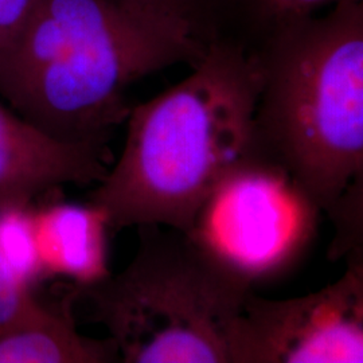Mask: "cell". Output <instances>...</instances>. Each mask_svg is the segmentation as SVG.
Wrapping results in <instances>:
<instances>
[{
	"instance_id": "cell-11",
	"label": "cell",
	"mask_w": 363,
	"mask_h": 363,
	"mask_svg": "<svg viewBox=\"0 0 363 363\" xmlns=\"http://www.w3.org/2000/svg\"><path fill=\"white\" fill-rule=\"evenodd\" d=\"M31 206L0 208V252L27 284L43 276Z\"/></svg>"
},
{
	"instance_id": "cell-12",
	"label": "cell",
	"mask_w": 363,
	"mask_h": 363,
	"mask_svg": "<svg viewBox=\"0 0 363 363\" xmlns=\"http://www.w3.org/2000/svg\"><path fill=\"white\" fill-rule=\"evenodd\" d=\"M325 214L333 226L328 259L337 261L354 249H363V162Z\"/></svg>"
},
{
	"instance_id": "cell-7",
	"label": "cell",
	"mask_w": 363,
	"mask_h": 363,
	"mask_svg": "<svg viewBox=\"0 0 363 363\" xmlns=\"http://www.w3.org/2000/svg\"><path fill=\"white\" fill-rule=\"evenodd\" d=\"M109 156L106 147L61 142L0 104V208L31 206L69 184L96 186Z\"/></svg>"
},
{
	"instance_id": "cell-1",
	"label": "cell",
	"mask_w": 363,
	"mask_h": 363,
	"mask_svg": "<svg viewBox=\"0 0 363 363\" xmlns=\"http://www.w3.org/2000/svg\"><path fill=\"white\" fill-rule=\"evenodd\" d=\"M208 48L123 0H39L0 54V97L61 142L106 147L130 115L133 84L193 66Z\"/></svg>"
},
{
	"instance_id": "cell-5",
	"label": "cell",
	"mask_w": 363,
	"mask_h": 363,
	"mask_svg": "<svg viewBox=\"0 0 363 363\" xmlns=\"http://www.w3.org/2000/svg\"><path fill=\"white\" fill-rule=\"evenodd\" d=\"M322 213L292 174L256 144L213 189L187 234L255 288L304 257Z\"/></svg>"
},
{
	"instance_id": "cell-4",
	"label": "cell",
	"mask_w": 363,
	"mask_h": 363,
	"mask_svg": "<svg viewBox=\"0 0 363 363\" xmlns=\"http://www.w3.org/2000/svg\"><path fill=\"white\" fill-rule=\"evenodd\" d=\"M121 272L78 286L91 322L124 363H233L237 325L253 291L184 232L138 226Z\"/></svg>"
},
{
	"instance_id": "cell-10",
	"label": "cell",
	"mask_w": 363,
	"mask_h": 363,
	"mask_svg": "<svg viewBox=\"0 0 363 363\" xmlns=\"http://www.w3.org/2000/svg\"><path fill=\"white\" fill-rule=\"evenodd\" d=\"M346 1L363 3V0H222L218 39L233 42L253 54L283 28Z\"/></svg>"
},
{
	"instance_id": "cell-6",
	"label": "cell",
	"mask_w": 363,
	"mask_h": 363,
	"mask_svg": "<svg viewBox=\"0 0 363 363\" xmlns=\"http://www.w3.org/2000/svg\"><path fill=\"white\" fill-rule=\"evenodd\" d=\"M345 272L304 296L249 294L237 325L233 363H363V249Z\"/></svg>"
},
{
	"instance_id": "cell-8",
	"label": "cell",
	"mask_w": 363,
	"mask_h": 363,
	"mask_svg": "<svg viewBox=\"0 0 363 363\" xmlns=\"http://www.w3.org/2000/svg\"><path fill=\"white\" fill-rule=\"evenodd\" d=\"M35 241L43 274L91 286L109 274L104 214L91 203L57 202L34 211Z\"/></svg>"
},
{
	"instance_id": "cell-15",
	"label": "cell",
	"mask_w": 363,
	"mask_h": 363,
	"mask_svg": "<svg viewBox=\"0 0 363 363\" xmlns=\"http://www.w3.org/2000/svg\"><path fill=\"white\" fill-rule=\"evenodd\" d=\"M39 0H0V54L21 34Z\"/></svg>"
},
{
	"instance_id": "cell-3",
	"label": "cell",
	"mask_w": 363,
	"mask_h": 363,
	"mask_svg": "<svg viewBox=\"0 0 363 363\" xmlns=\"http://www.w3.org/2000/svg\"><path fill=\"white\" fill-rule=\"evenodd\" d=\"M253 54L257 145L325 214L363 162V3L286 27Z\"/></svg>"
},
{
	"instance_id": "cell-9",
	"label": "cell",
	"mask_w": 363,
	"mask_h": 363,
	"mask_svg": "<svg viewBox=\"0 0 363 363\" xmlns=\"http://www.w3.org/2000/svg\"><path fill=\"white\" fill-rule=\"evenodd\" d=\"M109 362H118L112 342L81 335L69 310L0 335V363Z\"/></svg>"
},
{
	"instance_id": "cell-13",
	"label": "cell",
	"mask_w": 363,
	"mask_h": 363,
	"mask_svg": "<svg viewBox=\"0 0 363 363\" xmlns=\"http://www.w3.org/2000/svg\"><path fill=\"white\" fill-rule=\"evenodd\" d=\"M183 28L206 46L218 39L222 0H123Z\"/></svg>"
},
{
	"instance_id": "cell-14",
	"label": "cell",
	"mask_w": 363,
	"mask_h": 363,
	"mask_svg": "<svg viewBox=\"0 0 363 363\" xmlns=\"http://www.w3.org/2000/svg\"><path fill=\"white\" fill-rule=\"evenodd\" d=\"M55 312L34 298L30 284L13 271L0 252V335L45 322Z\"/></svg>"
},
{
	"instance_id": "cell-2",
	"label": "cell",
	"mask_w": 363,
	"mask_h": 363,
	"mask_svg": "<svg viewBox=\"0 0 363 363\" xmlns=\"http://www.w3.org/2000/svg\"><path fill=\"white\" fill-rule=\"evenodd\" d=\"M259 89L256 55L214 40L187 77L130 108L124 148L88 202L109 229L189 233L213 189L256 148Z\"/></svg>"
}]
</instances>
